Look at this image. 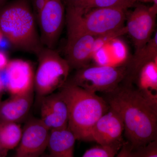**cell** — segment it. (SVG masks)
Returning <instances> with one entry per match:
<instances>
[{"instance_id":"1","label":"cell","mask_w":157,"mask_h":157,"mask_svg":"<svg viewBox=\"0 0 157 157\" xmlns=\"http://www.w3.org/2000/svg\"><path fill=\"white\" fill-rule=\"evenodd\" d=\"M103 98L119 114L124 135L133 149L157 140V105L146 99L132 82L125 79Z\"/></svg>"},{"instance_id":"2","label":"cell","mask_w":157,"mask_h":157,"mask_svg":"<svg viewBox=\"0 0 157 157\" xmlns=\"http://www.w3.org/2000/svg\"><path fill=\"white\" fill-rule=\"evenodd\" d=\"M29 0H14L0 8V31L18 50L37 55L44 47Z\"/></svg>"},{"instance_id":"3","label":"cell","mask_w":157,"mask_h":157,"mask_svg":"<svg viewBox=\"0 0 157 157\" xmlns=\"http://www.w3.org/2000/svg\"><path fill=\"white\" fill-rule=\"evenodd\" d=\"M59 91L69 109L68 128L76 140L90 141V134L98 120L109 106L103 97L66 82Z\"/></svg>"},{"instance_id":"4","label":"cell","mask_w":157,"mask_h":157,"mask_svg":"<svg viewBox=\"0 0 157 157\" xmlns=\"http://www.w3.org/2000/svg\"><path fill=\"white\" fill-rule=\"evenodd\" d=\"M67 35L86 34L98 38L127 33V10L120 8H66Z\"/></svg>"},{"instance_id":"5","label":"cell","mask_w":157,"mask_h":157,"mask_svg":"<svg viewBox=\"0 0 157 157\" xmlns=\"http://www.w3.org/2000/svg\"><path fill=\"white\" fill-rule=\"evenodd\" d=\"M34 90L39 98L53 93L64 85L71 70L66 59L54 49L43 47L38 54Z\"/></svg>"},{"instance_id":"6","label":"cell","mask_w":157,"mask_h":157,"mask_svg":"<svg viewBox=\"0 0 157 157\" xmlns=\"http://www.w3.org/2000/svg\"><path fill=\"white\" fill-rule=\"evenodd\" d=\"M128 75L127 63L116 66L89 65L76 70L67 82L92 92L106 94L116 89Z\"/></svg>"},{"instance_id":"7","label":"cell","mask_w":157,"mask_h":157,"mask_svg":"<svg viewBox=\"0 0 157 157\" xmlns=\"http://www.w3.org/2000/svg\"><path fill=\"white\" fill-rule=\"evenodd\" d=\"M35 70L33 64L22 59L9 61L7 67L0 71V78L4 89L11 96L34 92Z\"/></svg>"},{"instance_id":"8","label":"cell","mask_w":157,"mask_h":157,"mask_svg":"<svg viewBox=\"0 0 157 157\" xmlns=\"http://www.w3.org/2000/svg\"><path fill=\"white\" fill-rule=\"evenodd\" d=\"M66 10L62 0H47L37 23L44 47L54 49L64 22Z\"/></svg>"},{"instance_id":"9","label":"cell","mask_w":157,"mask_h":157,"mask_svg":"<svg viewBox=\"0 0 157 157\" xmlns=\"http://www.w3.org/2000/svg\"><path fill=\"white\" fill-rule=\"evenodd\" d=\"M157 11L139 4L135 9L126 14L127 33L133 41L135 51L143 47L151 39L155 31Z\"/></svg>"},{"instance_id":"10","label":"cell","mask_w":157,"mask_h":157,"mask_svg":"<svg viewBox=\"0 0 157 157\" xmlns=\"http://www.w3.org/2000/svg\"><path fill=\"white\" fill-rule=\"evenodd\" d=\"M50 130L42 121L31 120L22 130L15 157H40L47 148Z\"/></svg>"},{"instance_id":"11","label":"cell","mask_w":157,"mask_h":157,"mask_svg":"<svg viewBox=\"0 0 157 157\" xmlns=\"http://www.w3.org/2000/svg\"><path fill=\"white\" fill-rule=\"evenodd\" d=\"M124 124L120 116L109 107L94 125L90 134V141H95L103 146L122 143L124 141Z\"/></svg>"},{"instance_id":"12","label":"cell","mask_w":157,"mask_h":157,"mask_svg":"<svg viewBox=\"0 0 157 157\" xmlns=\"http://www.w3.org/2000/svg\"><path fill=\"white\" fill-rule=\"evenodd\" d=\"M98 39V37L86 34L67 35L65 59L70 69L77 70L89 66Z\"/></svg>"},{"instance_id":"13","label":"cell","mask_w":157,"mask_h":157,"mask_svg":"<svg viewBox=\"0 0 157 157\" xmlns=\"http://www.w3.org/2000/svg\"><path fill=\"white\" fill-rule=\"evenodd\" d=\"M40 119L50 131L67 128L68 105L59 91L42 98Z\"/></svg>"},{"instance_id":"14","label":"cell","mask_w":157,"mask_h":157,"mask_svg":"<svg viewBox=\"0 0 157 157\" xmlns=\"http://www.w3.org/2000/svg\"><path fill=\"white\" fill-rule=\"evenodd\" d=\"M34 92L11 96V98L1 102L0 121L17 123L28 114L33 102Z\"/></svg>"},{"instance_id":"15","label":"cell","mask_w":157,"mask_h":157,"mask_svg":"<svg viewBox=\"0 0 157 157\" xmlns=\"http://www.w3.org/2000/svg\"><path fill=\"white\" fill-rule=\"evenodd\" d=\"M131 81L144 98L157 105V60L144 65Z\"/></svg>"},{"instance_id":"16","label":"cell","mask_w":157,"mask_h":157,"mask_svg":"<svg viewBox=\"0 0 157 157\" xmlns=\"http://www.w3.org/2000/svg\"><path fill=\"white\" fill-rule=\"evenodd\" d=\"M76 140L75 135L68 128L50 131L47 148L50 157H74Z\"/></svg>"},{"instance_id":"17","label":"cell","mask_w":157,"mask_h":157,"mask_svg":"<svg viewBox=\"0 0 157 157\" xmlns=\"http://www.w3.org/2000/svg\"><path fill=\"white\" fill-rule=\"evenodd\" d=\"M157 60V33L147 44L135 51L133 57L127 63L128 75L127 79L131 80L139 70L147 63Z\"/></svg>"},{"instance_id":"18","label":"cell","mask_w":157,"mask_h":157,"mask_svg":"<svg viewBox=\"0 0 157 157\" xmlns=\"http://www.w3.org/2000/svg\"><path fill=\"white\" fill-rule=\"evenodd\" d=\"M22 134V129L17 123L0 121V144L5 150L18 146Z\"/></svg>"},{"instance_id":"19","label":"cell","mask_w":157,"mask_h":157,"mask_svg":"<svg viewBox=\"0 0 157 157\" xmlns=\"http://www.w3.org/2000/svg\"><path fill=\"white\" fill-rule=\"evenodd\" d=\"M133 0H88L84 6L85 9L95 8H120L128 10L135 5Z\"/></svg>"},{"instance_id":"20","label":"cell","mask_w":157,"mask_h":157,"mask_svg":"<svg viewBox=\"0 0 157 157\" xmlns=\"http://www.w3.org/2000/svg\"><path fill=\"white\" fill-rule=\"evenodd\" d=\"M124 142L109 146L94 147L87 150L82 157H115Z\"/></svg>"},{"instance_id":"21","label":"cell","mask_w":157,"mask_h":157,"mask_svg":"<svg viewBox=\"0 0 157 157\" xmlns=\"http://www.w3.org/2000/svg\"><path fill=\"white\" fill-rule=\"evenodd\" d=\"M130 157H157V140L141 147L132 149Z\"/></svg>"},{"instance_id":"22","label":"cell","mask_w":157,"mask_h":157,"mask_svg":"<svg viewBox=\"0 0 157 157\" xmlns=\"http://www.w3.org/2000/svg\"><path fill=\"white\" fill-rule=\"evenodd\" d=\"M47 0H31L33 6V12L36 18V21L38 20L39 14L44 8Z\"/></svg>"},{"instance_id":"23","label":"cell","mask_w":157,"mask_h":157,"mask_svg":"<svg viewBox=\"0 0 157 157\" xmlns=\"http://www.w3.org/2000/svg\"><path fill=\"white\" fill-rule=\"evenodd\" d=\"M132 147L126 141L123 144L121 149L115 157H130Z\"/></svg>"},{"instance_id":"24","label":"cell","mask_w":157,"mask_h":157,"mask_svg":"<svg viewBox=\"0 0 157 157\" xmlns=\"http://www.w3.org/2000/svg\"><path fill=\"white\" fill-rule=\"evenodd\" d=\"M65 8L82 7L88 0H62Z\"/></svg>"},{"instance_id":"25","label":"cell","mask_w":157,"mask_h":157,"mask_svg":"<svg viewBox=\"0 0 157 157\" xmlns=\"http://www.w3.org/2000/svg\"><path fill=\"white\" fill-rule=\"evenodd\" d=\"M9 61L6 52L0 50V71L4 70L7 67Z\"/></svg>"},{"instance_id":"26","label":"cell","mask_w":157,"mask_h":157,"mask_svg":"<svg viewBox=\"0 0 157 157\" xmlns=\"http://www.w3.org/2000/svg\"><path fill=\"white\" fill-rule=\"evenodd\" d=\"M7 151H8L5 150V149L2 148V147L1 146V144H0V156H6Z\"/></svg>"},{"instance_id":"27","label":"cell","mask_w":157,"mask_h":157,"mask_svg":"<svg viewBox=\"0 0 157 157\" xmlns=\"http://www.w3.org/2000/svg\"><path fill=\"white\" fill-rule=\"evenodd\" d=\"M135 2H152V0H133Z\"/></svg>"},{"instance_id":"28","label":"cell","mask_w":157,"mask_h":157,"mask_svg":"<svg viewBox=\"0 0 157 157\" xmlns=\"http://www.w3.org/2000/svg\"><path fill=\"white\" fill-rule=\"evenodd\" d=\"M4 90V86H3L2 83V82L1 81V78H0V94Z\"/></svg>"},{"instance_id":"29","label":"cell","mask_w":157,"mask_h":157,"mask_svg":"<svg viewBox=\"0 0 157 157\" xmlns=\"http://www.w3.org/2000/svg\"><path fill=\"white\" fill-rule=\"evenodd\" d=\"M6 0H0V8L3 6L4 3L6 2Z\"/></svg>"},{"instance_id":"30","label":"cell","mask_w":157,"mask_h":157,"mask_svg":"<svg viewBox=\"0 0 157 157\" xmlns=\"http://www.w3.org/2000/svg\"><path fill=\"white\" fill-rule=\"evenodd\" d=\"M4 36H3L2 33L1 31H0V42H1L3 38H4Z\"/></svg>"},{"instance_id":"31","label":"cell","mask_w":157,"mask_h":157,"mask_svg":"<svg viewBox=\"0 0 157 157\" xmlns=\"http://www.w3.org/2000/svg\"><path fill=\"white\" fill-rule=\"evenodd\" d=\"M40 157H50L49 156V155H42L41 156H40Z\"/></svg>"},{"instance_id":"32","label":"cell","mask_w":157,"mask_h":157,"mask_svg":"<svg viewBox=\"0 0 157 157\" xmlns=\"http://www.w3.org/2000/svg\"><path fill=\"white\" fill-rule=\"evenodd\" d=\"M0 157H6L5 156H0Z\"/></svg>"},{"instance_id":"33","label":"cell","mask_w":157,"mask_h":157,"mask_svg":"<svg viewBox=\"0 0 157 157\" xmlns=\"http://www.w3.org/2000/svg\"><path fill=\"white\" fill-rule=\"evenodd\" d=\"M1 101H0V105H1Z\"/></svg>"}]
</instances>
